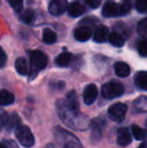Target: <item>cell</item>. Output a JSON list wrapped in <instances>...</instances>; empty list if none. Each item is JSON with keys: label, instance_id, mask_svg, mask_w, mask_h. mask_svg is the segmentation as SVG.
Instances as JSON below:
<instances>
[{"label": "cell", "instance_id": "5b68a950", "mask_svg": "<svg viewBox=\"0 0 147 148\" xmlns=\"http://www.w3.org/2000/svg\"><path fill=\"white\" fill-rule=\"evenodd\" d=\"M124 86L119 82H109L102 87V95L105 99L111 100L120 97L124 94Z\"/></svg>", "mask_w": 147, "mask_h": 148}, {"label": "cell", "instance_id": "7402d4cb", "mask_svg": "<svg viewBox=\"0 0 147 148\" xmlns=\"http://www.w3.org/2000/svg\"><path fill=\"white\" fill-rule=\"evenodd\" d=\"M134 107L139 112H146L147 113V96L139 97L134 101Z\"/></svg>", "mask_w": 147, "mask_h": 148}, {"label": "cell", "instance_id": "484cf974", "mask_svg": "<svg viewBox=\"0 0 147 148\" xmlns=\"http://www.w3.org/2000/svg\"><path fill=\"white\" fill-rule=\"evenodd\" d=\"M9 120V116H8L7 112H5L4 110L0 109V130H1L3 127H6Z\"/></svg>", "mask_w": 147, "mask_h": 148}, {"label": "cell", "instance_id": "52a82bcc", "mask_svg": "<svg viewBox=\"0 0 147 148\" xmlns=\"http://www.w3.org/2000/svg\"><path fill=\"white\" fill-rule=\"evenodd\" d=\"M127 113V106L124 103H115L108 109V115L111 120L115 122H122Z\"/></svg>", "mask_w": 147, "mask_h": 148}, {"label": "cell", "instance_id": "f1b7e54d", "mask_svg": "<svg viewBox=\"0 0 147 148\" xmlns=\"http://www.w3.org/2000/svg\"><path fill=\"white\" fill-rule=\"evenodd\" d=\"M138 51L142 57H147V41H141L138 45Z\"/></svg>", "mask_w": 147, "mask_h": 148}, {"label": "cell", "instance_id": "d6a6232c", "mask_svg": "<svg viewBox=\"0 0 147 148\" xmlns=\"http://www.w3.org/2000/svg\"><path fill=\"white\" fill-rule=\"evenodd\" d=\"M0 148H6V146L4 144H2V143H0Z\"/></svg>", "mask_w": 147, "mask_h": 148}, {"label": "cell", "instance_id": "ffe728a7", "mask_svg": "<svg viewBox=\"0 0 147 148\" xmlns=\"http://www.w3.org/2000/svg\"><path fill=\"white\" fill-rule=\"evenodd\" d=\"M132 134H133L134 138H135L136 140L144 141L147 137V131L145 129L137 126V125H133V126H132Z\"/></svg>", "mask_w": 147, "mask_h": 148}, {"label": "cell", "instance_id": "4316f807", "mask_svg": "<svg viewBox=\"0 0 147 148\" xmlns=\"http://www.w3.org/2000/svg\"><path fill=\"white\" fill-rule=\"evenodd\" d=\"M135 7L138 12H147V0H137L135 4Z\"/></svg>", "mask_w": 147, "mask_h": 148}, {"label": "cell", "instance_id": "7a4b0ae2", "mask_svg": "<svg viewBox=\"0 0 147 148\" xmlns=\"http://www.w3.org/2000/svg\"><path fill=\"white\" fill-rule=\"evenodd\" d=\"M30 64H31V72H30L29 80H32L39 71L43 70L47 66L49 59L47 57L40 51H29Z\"/></svg>", "mask_w": 147, "mask_h": 148}, {"label": "cell", "instance_id": "4dcf8cb0", "mask_svg": "<svg viewBox=\"0 0 147 148\" xmlns=\"http://www.w3.org/2000/svg\"><path fill=\"white\" fill-rule=\"evenodd\" d=\"M6 60H7V58H6L5 53H4L3 49L0 47V68L4 66V64H6Z\"/></svg>", "mask_w": 147, "mask_h": 148}, {"label": "cell", "instance_id": "8fae6325", "mask_svg": "<svg viewBox=\"0 0 147 148\" xmlns=\"http://www.w3.org/2000/svg\"><path fill=\"white\" fill-rule=\"evenodd\" d=\"M92 31L88 26H80L74 32V36L79 41H87L91 37Z\"/></svg>", "mask_w": 147, "mask_h": 148}, {"label": "cell", "instance_id": "f546056e", "mask_svg": "<svg viewBox=\"0 0 147 148\" xmlns=\"http://www.w3.org/2000/svg\"><path fill=\"white\" fill-rule=\"evenodd\" d=\"M86 4L88 6H90L91 8L95 9V8H98L99 6L102 3V0H85Z\"/></svg>", "mask_w": 147, "mask_h": 148}, {"label": "cell", "instance_id": "1f68e13d", "mask_svg": "<svg viewBox=\"0 0 147 148\" xmlns=\"http://www.w3.org/2000/svg\"><path fill=\"white\" fill-rule=\"evenodd\" d=\"M139 148H147V139L146 140H144L143 142L139 145Z\"/></svg>", "mask_w": 147, "mask_h": 148}, {"label": "cell", "instance_id": "d4e9b609", "mask_svg": "<svg viewBox=\"0 0 147 148\" xmlns=\"http://www.w3.org/2000/svg\"><path fill=\"white\" fill-rule=\"evenodd\" d=\"M138 33L144 38H147V17L142 19L137 25Z\"/></svg>", "mask_w": 147, "mask_h": 148}, {"label": "cell", "instance_id": "277c9868", "mask_svg": "<svg viewBox=\"0 0 147 148\" xmlns=\"http://www.w3.org/2000/svg\"><path fill=\"white\" fill-rule=\"evenodd\" d=\"M57 138L62 148H82V145L79 142L76 136L67 132L64 129L57 127Z\"/></svg>", "mask_w": 147, "mask_h": 148}, {"label": "cell", "instance_id": "4fadbf2b", "mask_svg": "<svg viewBox=\"0 0 147 148\" xmlns=\"http://www.w3.org/2000/svg\"><path fill=\"white\" fill-rule=\"evenodd\" d=\"M114 70H115V73L118 77L120 78H126L130 75V66H128L127 64L123 62H118L115 64L114 66Z\"/></svg>", "mask_w": 147, "mask_h": 148}, {"label": "cell", "instance_id": "8992f818", "mask_svg": "<svg viewBox=\"0 0 147 148\" xmlns=\"http://www.w3.org/2000/svg\"><path fill=\"white\" fill-rule=\"evenodd\" d=\"M15 136L19 143L24 147H31L34 144V137L30 129L26 126H21L15 129Z\"/></svg>", "mask_w": 147, "mask_h": 148}, {"label": "cell", "instance_id": "cb8c5ba5", "mask_svg": "<svg viewBox=\"0 0 147 148\" xmlns=\"http://www.w3.org/2000/svg\"><path fill=\"white\" fill-rule=\"evenodd\" d=\"M20 123V118L18 117L17 114H13L11 115V117H9V120H8V123L6 125V128L8 130H12V129H16L17 127H19Z\"/></svg>", "mask_w": 147, "mask_h": 148}, {"label": "cell", "instance_id": "9a60e30c", "mask_svg": "<svg viewBox=\"0 0 147 148\" xmlns=\"http://www.w3.org/2000/svg\"><path fill=\"white\" fill-rule=\"evenodd\" d=\"M134 82L138 88L147 91V72H138L135 75Z\"/></svg>", "mask_w": 147, "mask_h": 148}, {"label": "cell", "instance_id": "9c48e42d", "mask_svg": "<svg viewBox=\"0 0 147 148\" xmlns=\"http://www.w3.org/2000/svg\"><path fill=\"white\" fill-rule=\"evenodd\" d=\"M97 96H98V89L96 85L90 84L85 88L84 91V102L87 105H91L95 102Z\"/></svg>", "mask_w": 147, "mask_h": 148}, {"label": "cell", "instance_id": "3957f363", "mask_svg": "<svg viewBox=\"0 0 147 148\" xmlns=\"http://www.w3.org/2000/svg\"><path fill=\"white\" fill-rule=\"evenodd\" d=\"M130 10L128 4H118L116 2L108 0L104 4L102 9V14L105 17H115L119 15H125Z\"/></svg>", "mask_w": 147, "mask_h": 148}, {"label": "cell", "instance_id": "ac0fdd59", "mask_svg": "<svg viewBox=\"0 0 147 148\" xmlns=\"http://www.w3.org/2000/svg\"><path fill=\"white\" fill-rule=\"evenodd\" d=\"M108 40L112 45L117 47H121L125 43V39L123 38L121 34H119L118 32H111L108 36Z\"/></svg>", "mask_w": 147, "mask_h": 148}, {"label": "cell", "instance_id": "7c38bea8", "mask_svg": "<svg viewBox=\"0 0 147 148\" xmlns=\"http://www.w3.org/2000/svg\"><path fill=\"white\" fill-rule=\"evenodd\" d=\"M109 29L107 26L105 25H100L96 28L94 33V41L98 43H102L104 41H106L107 37L109 36Z\"/></svg>", "mask_w": 147, "mask_h": 148}, {"label": "cell", "instance_id": "d6986e66", "mask_svg": "<svg viewBox=\"0 0 147 148\" xmlns=\"http://www.w3.org/2000/svg\"><path fill=\"white\" fill-rule=\"evenodd\" d=\"M42 40L44 43H55L57 41V33L49 28H45L42 32Z\"/></svg>", "mask_w": 147, "mask_h": 148}, {"label": "cell", "instance_id": "ba28073f", "mask_svg": "<svg viewBox=\"0 0 147 148\" xmlns=\"http://www.w3.org/2000/svg\"><path fill=\"white\" fill-rule=\"evenodd\" d=\"M67 8H69L68 0H51L49 5V10L51 14L55 16L63 14L67 10Z\"/></svg>", "mask_w": 147, "mask_h": 148}, {"label": "cell", "instance_id": "83f0119b", "mask_svg": "<svg viewBox=\"0 0 147 148\" xmlns=\"http://www.w3.org/2000/svg\"><path fill=\"white\" fill-rule=\"evenodd\" d=\"M8 3L10 4L13 10L16 12H19L22 9V5H23V1L22 0H7Z\"/></svg>", "mask_w": 147, "mask_h": 148}, {"label": "cell", "instance_id": "30bf717a", "mask_svg": "<svg viewBox=\"0 0 147 148\" xmlns=\"http://www.w3.org/2000/svg\"><path fill=\"white\" fill-rule=\"evenodd\" d=\"M117 141H118V144L121 145V146H127L128 144H130L132 141L130 131L127 128H120L118 130Z\"/></svg>", "mask_w": 147, "mask_h": 148}, {"label": "cell", "instance_id": "e0dca14e", "mask_svg": "<svg viewBox=\"0 0 147 148\" xmlns=\"http://www.w3.org/2000/svg\"><path fill=\"white\" fill-rule=\"evenodd\" d=\"M14 102V96L11 92L7 91V90H2L0 92V105L2 106H7L11 105Z\"/></svg>", "mask_w": 147, "mask_h": 148}, {"label": "cell", "instance_id": "44dd1931", "mask_svg": "<svg viewBox=\"0 0 147 148\" xmlns=\"http://www.w3.org/2000/svg\"><path fill=\"white\" fill-rule=\"evenodd\" d=\"M72 60V55L69 53H63L55 59V64L59 66H67Z\"/></svg>", "mask_w": 147, "mask_h": 148}, {"label": "cell", "instance_id": "603a6c76", "mask_svg": "<svg viewBox=\"0 0 147 148\" xmlns=\"http://www.w3.org/2000/svg\"><path fill=\"white\" fill-rule=\"evenodd\" d=\"M20 19H21V21H23L24 23H26V24L31 23L34 19V11L32 9L24 10L23 13L20 16Z\"/></svg>", "mask_w": 147, "mask_h": 148}, {"label": "cell", "instance_id": "5bb4252c", "mask_svg": "<svg viewBox=\"0 0 147 148\" xmlns=\"http://www.w3.org/2000/svg\"><path fill=\"white\" fill-rule=\"evenodd\" d=\"M15 69L17 71V73L21 76H26L28 74V64L27 60L24 58H18L15 60Z\"/></svg>", "mask_w": 147, "mask_h": 148}, {"label": "cell", "instance_id": "2e32d148", "mask_svg": "<svg viewBox=\"0 0 147 148\" xmlns=\"http://www.w3.org/2000/svg\"><path fill=\"white\" fill-rule=\"evenodd\" d=\"M85 12V7L79 2H73L69 6V15L72 17H79Z\"/></svg>", "mask_w": 147, "mask_h": 148}, {"label": "cell", "instance_id": "6da1fadb", "mask_svg": "<svg viewBox=\"0 0 147 148\" xmlns=\"http://www.w3.org/2000/svg\"><path fill=\"white\" fill-rule=\"evenodd\" d=\"M57 106L59 117L63 121H65L66 124L77 129H83V127L81 126L82 124L86 126L87 118L79 111L78 98L74 91L70 92L65 100L57 102Z\"/></svg>", "mask_w": 147, "mask_h": 148}]
</instances>
